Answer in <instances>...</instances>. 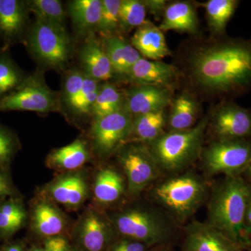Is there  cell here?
Masks as SVG:
<instances>
[{"label":"cell","mask_w":251,"mask_h":251,"mask_svg":"<svg viewBox=\"0 0 251 251\" xmlns=\"http://www.w3.org/2000/svg\"><path fill=\"white\" fill-rule=\"evenodd\" d=\"M239 4L237 0H209L204 3L208 25L214 35L224 36L226 26Z\"/></svg>","instance_id":"28"},{"label":"cell","mask_w":251,"mask_h":251,"mask_svg":"<svg viewBox=\"0 0 251 251\" xmlns=\"http://www.w3.org/2000/svg\"><path fill=\"white\" fill-rule=\"evenodd\" d=\"M214 140H251V110L224 100L209 117Z\"/></svg>","instance_id":"11"},{"label":"cell","mask_w":251,"mask_h":251,"mask_svg":"<svg viewBox=\"0 0 251 251\" xmlns=\"http://www.w3.org/2000/svg\"><path fill=\"white\" fill-rule=\"evenodd\" d=\"M90 157L87 144L78 138L69 145L52 150L46 158V164L57 171L74 172L90 161Z\"/></svg>","instance_id":"22"},{"label":"cell","mask_w":251,"mask_h":251,"mask_svg":"<svg viewBox=\"0 0 251 251\" xmlns=\"http://www.w3.org/2000/svg\"><path fill=\"white\" fill-rule=\"evenodd\" d=\"M25 208L20 201L10 200L0 204V234L7 237L16 233L27 220Z\"/></svg>","instance_id":"30"},{"label":"cell","mask_w":251,"mask_h":251,"mask_svg":"<svg viewBox=\"0 0 251 251\" xmlns=\"http://www.w3.org/2000/svg\"><path fill=\"white\" fill-rule=\"evenodd\" d=\"M208 122L204 117L189 129L164 133L147 145L161 173L179 174L201 156Z\"/></svg>","instance_id":"3"},{"label":"cell","mask_w":251,"mask_h":251,"mask_svg":"<svg viewBox=\"0 0 251 251\" xmlns=\"http://www.w3.org/2000/svg\"><path fill=\"white\" fill-rule=\"evenodd\" d=\"M4 251H24L23 247L19 244H13L6 248Z\"/></svg>","instance_id":"45"},{"label":"cell","mask_w":251,"mask_h":251,"mask_svg":"<svg viewBox=\"0 0 251 251\" xmlns=\"http://www.w3.org/2000/svg\"><path fill=\"white\" fill-rule=\"evenodd\" d=\"M242 176L251 184V161L248 165L245 171L243 173Z\"/></svg>","instance_id":"43"},{"label":"cell","mask_w":251,"mask_h":251,"mask_svg":"<svg viewBox=\"0 0 251 251\" xmlns=\"http://www.w3.org/2000/svg\"><path fill=\"white\" fill-rule=\"evenodd\" d=\"M181 65L180 75L201 95L224 100L247 94L251 91V38L197 41L185 50Z\"/></svg>","instance_id":"1"},{"label":"cell","mask_w":251,"mask_h":251,"mask_svg":"<svg viewBox=\"0 0 251 251\" xmlns=\"http://www.w3.org/2000/svg\"><path fill=\"white\" fill-rule=\"evenodd\" d=\"M167 118L165 110L133 117L129 142L148 144L164 133Z\"/></svg>","instance_id":"27"},{"label":"cell","mask_w":251,"mask_h":251,"mask_svg":"<svg viewBox=\"0 0 251 251\" xmlns=\"http://www.w3.org/2000/svg\"><path fill=\"white\" fill-rule=\"evenodd\" d=\"M242 246L247 251H251V233L244 236L242 239Z\"/></svg>","instance_id":"42"},{"label":"cell","mask_w":251,"mask_h":251,"mask_svg":"<svg viewBox=\"0 0 251 251\" xmlns=\"http://www.w3.org/2000/svg\"><path fill=\"white\" fill-rule=\"evenodd\" d=\"M251 201L250 183L242 176H225L212 189L206 223L242 246L244 221Z\"/></svg>","instance_id":"2"},{"label":"cell","mask_w":251,"mask_h":251,"mask_svg":"<svg viewBox=\"0 0 251 251\" xmlns=\"http://www.w3.org/2000/svg\"><path fill=\"white\" fill-rule=\"evenodd\" d=\"M179 74V70L175 66L142 57L125 76L136 85L154 86L171 90Z\"/></svg>","instance_id":"17"},{"label":"cell","mask_w":251,"mask_h":251,"mask_svg":"<svg viewBox=\"0 0 251 251\" xmlns=\"http://www.w3.org/2000/svg\"><path fill=\"white\" fill-rule=\"evenodd\" d=\"M115 74L126 75L143 56L131 44L119 36H105L100 39Z\"/></svg>","instance_id":"24"},{"label":"cell","mask_w":251,"mask_h":251,"mask_svg":"<svg viewBox=\"0 0 251 251\" xmlns=\"http://www.w3.org/2000/svg\"><path fill=\"white\" fill-rule=\"evenodd\" d=\"M124 95L125 108L133 117L165 110L173 100L171 90L154 86L136 85Z\"/></svg>","instance_id":"13"},{"label":"cell","mask_w":251,"mask_h":251,"mask_svg":"<svg viewBox=\"0 0 251 251\" xmlns=\"http://www.w3.org/2000/svg\"><path fill=\"white\" fill-rule=\"evenodd\" d=\"M44 249L46 251H72L67 239L61 235L46 239Z\"/></svg>","instance_id":"39"},{"label":"cell","mask_w":251,"mask_h":251,"mask_svg":"<svg viewBox=\"0 0 251 251\" xmlns=\"http://www.w3.org/2000/svg\"><path fill=\"white\" fill-rule=\"evenodd\" d=\"M147 8L143 1L121 0L120 8V29L128 32L140 27L146 21Z\"/></svg>","instance_id":"33"},{"label":"cell","mask_w":251,"mask_h":251,"mask_svg":"<svg viewBox=\"0 0 251 251\" xmlns=\"http://www.w3.org/2000/svg\"><path fill=\"white\" fill-rule=\"evenodd\" d=\"M85 74L78 69H72L67 73L63 85L62 97L61 100L68 108H70L83 85Z\"/></svg>","instance_id":"36"},{"label":"cell","mask_w":251,"mask_h":251,"mask_svg":"<svg viewBox=\"0 0 251 251\" xmlns=\"http://www.w3.org/2000/svg\"></svg>","instance_id":"48"},{"label":"cell","mask_w":251,"mask_h":251,"mask_svg":"<svg viewBox=\"0 0 251 251\" xmlns=\"http://www.w3.org/2000/svg\"><path fill=\"white\" fill-rule=\"evenodd\" d=\"M61 109L58 94L46 84L42 73L28 75L22 85L0 99V112L31 111L46 114Z\"/></svg>","instance_id":"7"},{"label":"cell","mask_w":251,"mask_h":251,"mask_svg":"<svg viewBox=\"0 0 251 251\" xmlns=\"http://www.w3.org/2000/svg\"><path fill=\"white\" fill-rule=\"evenodd\" d=\"M148 247L136 241L122 238L112 246L110 251H147Z\"/></svg>","instance_id":"38"},{"label":"cell","mask_w":251,"mask_h":251,"mask_svg":"<svg viewBox=\"0 0 251 251\" xmlns=\"http://www.w3.org/2000/svg\"><path fill=\"white\" fill-rule=\"evenodd\" d=\"M30 13L36 19L56 25L65 27L66 13L59 0H29L27 1Z\"/></svg>","instance_id":"32"},{"label":"cell","mask_w":251,"mask_h":251,"mask_svg":"<svg viewBox=\"0 0 251 251\" xmlns=\"http://www.w3.org/2000/svg\"><path fill=\"white\" fill-rule=\"evenodd\" d=\"M111 221L114 228L122 237L149 247L168 244L175 232L171 218L152 208H128L115 214Z\"/></svg>","instance_id":"5"},{"label":"cell","mask_w":251,"mask_h":251,"mask_svg":"<svg viewBox=\"0 0 251 251\" xmlns=\"http://www.w3.org/2000/svg\"><path fill=\"white\" fill-rule=\"evenodd\" d=\"M29 13L27 1L0 0V39L7 45L24 41Z\"/></svg>","instance_id":"16"},{"label":"cell","mask_w":251,"mask_h":251,"mask_svg":"<svg viewBox=\"0 0 251 251\" xmlns=\"http://www.w3.org/2000/svg\"><path fill=\"white\" fill-rule=\"evenodd\" d=\"M125 188L121 174L115 168L105 167L96 175L93 194L97 202L106 205L118 201L125 194Z\"/></svg>","instance_id":"25"},{"label":"cell","mask_w":251,"mask_h":251,"mask_svg":"<svg viewBox=\"0 0 251 251\" xmlns=\"http://www.w3.org/2000/svg\"><path fill=\"white\" fill-rule=\"evenodd\" d=\"M249 206H250V207L251 208V201L250 203H249Z\"/></svg>","instance_id":"47"},{"label":"cell","mask_w":251,"mask_h":251,"mask_svg":"<svg viewBox=\"0 0 251 251\" xmlns=\"http://www.w3.org/2000/svg\"><path fill=\"white\" fill-rule=\"evenodd\" d=\"M144 4L146 6L147 10H149L151 14L157 16L164 12L166 9L167 1L163 0H146L143 1Z\"/></svg>","instance_id":"40"},{"label":"cell","mask_w":251,"mask_h":251,"mask_svg":"<svg viewBox=\"0 0 251 251\" xmlns=\"http://www.w3.org/2000/svg\"><path fill=\"white\" fill-rule=\"evenodd\" d=\"M18 150L16 135L9 128L0 125V168L9 164Z\"/></svg>","instance_id":"37"},{"label":"cell","mask_w":251,"mask_h":251,"mask_svg":"<svg viewBox=\"0 0 251 251\" xmlns=\"http://www.w3.org/2000/svg\"><path fill=\"white\" fill-rule=\"evenodd\" d=\"M159 28L162 31L173 30L196 34L199 29V21L196 8L189 1H177L168 4Z\"/></svg>","instance_id":"21"},{"label":"cell","mask_w":251,"mask_h":251,"mask_svg":"<svg viewBox=\"0 0 251 251\" xmlns=\"http://www.w3.org/2000/svg\"><path fill=\"white\" fill-rule=\"evenodd\" d=\"M30 251H46L45 250V249H33V250H31Z\"/></svg>","instance_id":"46"},{"label":"cell","mask_w":251,"mask_h":251,"mask_svg":"<svg viewBox=\"0 0 251 251\" xmlns=\"http://www.w3.org/2000/svg\"><path fill=\"white\" fill-rule=\"evenodd\" d=\"M130 42L145 59L160 61L171 54L163 31L148 21L137 29Z\"/></svg>","instance_id":"19"},{"label":"cell","mask_w":251,"mask_h":251,"mask_svg":"<svg viewBox=\"0 0 251 251\" xmlns=\"http://www.w3.org/2000/svg\"><path fill=\"white\" fill-rule=\"evenodd\" d=\"M168 120L171 131H181L194 126L199 115V105L194 96L184 92L173 99Z\"/></svg>","instance_id":"26"},{"label":"cell","mask_w":251,"mask_h":251,"mask_svg":"<svg viewBox=\"0 0 251 251\" xmlns=\"http://www.w3.org/2000/svg\"><path fill=\"white\" fill-rule=\"evenodd\" d=\"M184 232L181 251H248L207 223L193 221Z\"/></svg>","instance_id":"12"},{"label":"cell","mask_w":251,"mask_h":251,"mask_svg":"<svg viewBox=\"0 0 251 251\" xmlns=\"http://www.w3.org/2000/svg\"><path fill=\"white\" fill-rule=\"evenodd\" d=\"M27 76L9 54H0V99L12 93Z\"/></svg>","instance_id":"31"},{"label":"cell","mask_w":251,"mask_h":251,"mask_svg":"<svg viewBox=\"0 0 251 251\" xmlns=\"http://www.w3.org/2000/svg\"><path fill=\"white\" fill-rule=\"evenodd\" d=\"M201 156L209 176H242L251 161V140H214Z\"/></svg>","instance_id":"8"},{"label":"cell","mask_w":251,"mask_h":251,"mask_svg":"<svg viewBox=\"0 0 251 251\" xmlns=\"http://www.w3.org/2000/svg\"><path fill=\"white\" fill-rule=\"evenodd\" d=\"M117 161L131 196H137L161 175L159 168L146 144L129 142L117 151Z\"/></svg>","instance_id":"9"},{"label":"cell","mask_w":251,"mask_h":251,"mask_svg":"<svg viewBox=\"0 0 251 251\" xmlns=\"http://www.w3.org/2000/svg\"><path fill=\"white\" fill-rule=\"evenodd\" d=\"M208 186L201 176L192 173L175 175L153 188V199L173 219L184 223L206 199Z\"/></svg>","instance_id":"4"},{"label":"cell","mask_w":251,"mask_h":251,"mask_svg":"<svg viewBox=\"0 0 251 251\" xmlns=\"http://www.w3.org/2000/svg\"><path fill=\"white\" fill-rule=\"evenodd\" d=\"M102 0H73L68 4V12L77 34L87 38L97 31Z\"/></svg>","instance_id":"23"},{"label":"cell","mask_w":251,"mask_h":251,"mask_svg":"<svg viewBox=\"0 0 251 251\" xmlns=\"http://www.w3.org/2000/svg\"><path fill=\"white\" fill-rule=\"evenodd\" d=\"M31 227L38 235L48 238L60 236L66 227V219L53 203L46 198L34 204Z\"/></svg>","instance_id":"20"},{"label":"cell","mask_w":251,"mask_h":251,"mask_svg":"<svg viewBox=\"0 0 251 251\" xmlns=\"http://www.w3.org/2000/svg\"><path fill=\"white\" fill-rule=\"evenodd\" d=\"M132 122L133 117L125 107L114 113L94 119L89 133L95 154L107 158L128 143Z\"/></svg>","instance_id":"10"},{"label":"cell","mask_w":251,"mask_h":251,"mask_svg":"<svg viewBox=\"0 0 251 251\" xmlns=\"http://www.w3.org/2000/svg\"><path fill=\"white\" fill-rule=\"evenodd\" d=\"M14 194V188L11 186L7 175L0 171V197H8Z\"/></svg>","instance_id":"41"},{"label":"cell","mask_w":251,"mask_h":251,"mask_svg":"<svg viewBox=\"0 0 251 251\" xmlns=\"http://www.w3.org/2000/svg\"><path fill=\"white\" fill-rule=\"evenodd\" d=\"M121 0H102L101 13L97 31L101 37L117 36L120 29Z\"/></svg>","instance_id":"34"},{"label":"cell","mask_w":251,"mask_h":251,"mask_svg":"<svg viewBox=\"0 0 251 251\" xmlns=\"http://www.w3.org/2000/svg\"><path fill=\"white\" fill-rule=\"evenodd\" d=\"M99 87L100 85L98 81L85 75L80 93L73 102L69 110L80 116L91 115L94 102L98 94Z\"/></svg>","instance_id":"35"},{"label":"cell","mask_w":251,"mask_h":251,"mask_svg":"<svg viewBox=\"0 0 251 251\" xmlns=\"http://www.w3.org/2000/svg\"><path fill=\"white\" fill-rule=\"evenodd\" d=\"M50 199L66 208L75 209L85 203L89 196V187L85 176L77 172L62 175L45 188Z\"/></svg>","instance_id":"14"},{"label":"cell","mask_w":251,"mask_h":251,"mask_svg":"<svg viewBox=\"0 0 251 251\" xmlns=\"http://www.w3.org/2000/svg\"><path fill=\"white\" fill-rule=\"evenodd\" d=\"M82 72L87 76L98 81H108L113 77L111 63L105 53L100 40L94 34L85 38L79 53Z\"/></svg>","instance_id":"18"},{"label":"cell","mask_w":251,"mask_h":251,"mask_svg":"<svg viewBox=\"0 0 251 251\" xmlns=\"http://www.w3.org/2000/svg\"><path fill=\"white\" fill-rule=\"evenodd\" d=\"M152 251H173V250L166 244L156 246V248Z\"/></svg>","instance_id":"44"},{"label":"cell","mask_w":251,"mask_h":251,"mask_svg":"<svg viewBox=\"0 0 251 251\" xmlns=\"http://www.w3.org/2000/svg\"><path fill=\"white\" fill-rule=\"evenodd\" d=\"M112 226L99 211L89 208L76 227L77 239L86 251H103L112 236Z\"/></svg>","instance_id":"15"},{"label":"cell","mask_w":251,"mask_h":251,"mask_svg":"<svg viewBox=\"0 0 251 251\" xmlns=\"http://www.w3.org/2000/svg\"><path fill=\"white\" fill-rule=\"evenodd\" d=\"M125 107V95L110 82L100 85L91 115L94 119L110 115Z\"/></svg>","instance_id":"29"},{"label":"cell","mask_w":251,"mask_h":251,"mask_svg":"<svg viewBox=\"0 0 251 251\" xmlns=\"http://www.w3.org/2000/svg\"><path fill=\"white\" fill-rule=\"evenodd\" d=\"M24 42L33 58L41 66L62 70L72 55L70 36L65 27L36 19Z\"/></svg>","instance_id":"6"}]
</instances>
